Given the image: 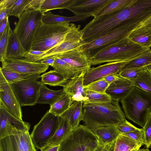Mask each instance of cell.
<instances>
[{
	"mask_svg": "<svg viewBox=\"0 0 151 151\" xmlns=\"http://www.w3.org/2000/svg\"><path fill=\"white\" fill-rule=\"evenodd\" d=\"M84 125L93 130L100 127L116 126L126 119L119 101L112 100L103 103H83Z\"/></svg>",
	"mask_w": 151,
	"mask_h": 151,
	"instance_id": "6da1fadb",
	"label": "cell"
},
{
	"mask_svg": "<svg viewBox=\"0 0 151 151\" xmlns=\"http://www.w3.org/2000/svg\"><path fill=\"white\" fill-rule=\"evenodd\" d=\"M148 49L127 37L87 55L91 66L106 62L129 61L139 57Z\"/></svg>",
	"mask_w": 151,
	"mask_h": 151,
	"instance_id": "7a4b0ae2",
	"label": "cell"
},
{
	"mask_svg": "<svg viewBox=\"0 0 151 151\" xmlns=\"http://www.w3.org/2000/svg\"><path fill=\"white\" fill-rule=\"evenodd\" d=\"M120 101L126 118L143 128L151 112V93L134 86Z\"/></svg>",
	"mask_w": 151,
	"mask_h": 151,
	"instance_id": "3957f363",
	"label": "cell"
},
{
	"mask_svg": "<svg viewBox=\"0 0 151 151\" xmlns=\"http://www.w3.org/2000/svg\"><path fill=\"white\" fill-rule=\"evenodd\" d=\"M70 26V22H42L34 34L31 50L45 52L60 43Z\"/></svg>",
	"mask_w": 151,
	"mask_h": 151,
	"instance_id": "277c9868",
	"label": "cell"
},
{
	"mask_svg": "<svg viewBox=\"0 0 151 151\" xmlns=\"http://www.w3.org/2000/svg\"><path fill=\"white\" fill-rule=\"evenodd\" d=\"M99 145L98 138L92 131L79 125L62 141L58 151H94Z\"/></svg>",
	"mask_w": 151,
	"mask_h": 151,
	"instance_id": "5b68a950",
	"label": "cell"
},
{
	"mask_svg": "<svg viewBox=\"0 0 151 151\" xmlns=\"http://www.w3.org/2000/svg\"><path fill=\"white\" fill-rule=\"evenodd\" d=\"M43 14L40 11L27 10L22 14L18 21L14 23L15 27L13 31L27 51L31 50L35 33L42 22Z\"/></svg>",
	"mask_w": 151,
	"mask_h": 151,
	"instance_id": "8992f818",
	"label": "cell"
},
{
	"mask_svg": "<svg viewBox=\"0 0 151 151\" xmlns=\"http://www.w3.org/2000/svg\"><path fill=\"white\" fill-rule=\"evenodd\" d=\"M145 20L140 19L125 22L104 36L83 45L82 49L86 54H88L127 37L133 30L140 26Z\"/></svg>",
	"mask_w": 151,
	"mask_h": 151,
	"instance_id": "52a82bcc",
	"label": "cell"
},
{
	"mask_svg": "<svg viewBox=\"0 0 151 151\" xmlns=\"http://www.w3.org/2000/svg\"><path fill=\"white\" fill-rule=\"evenodd\" d=\"M60 120L59 116L52 114L48 110L34 126L30 135L36 148L41 150L48 145L58 128Z\"/></svg>",
	"mask_w": 151,
	"mask_h": 151,
	"instance_id": "ba28073f",
	"label": "cell"
},
{
	"mask_svg": "<svg viewBox=\"0 0 151 151\" xmlns=\"http://www.w3.org/2000/svg\"><path fill=\"white\" fill-rule=\"evenodd\" d=\"M37 77L28 78L10 84L16 97L21 106L36 104L42 84Z\"/></svg>",
	"mask_w": 151,
	"mask_h": 151,
	"instance_id": "9c48e42d",
	"label": "cell"
},
{
	"mask_svg": "<svg viewBox=\"0 0 151 151\" xmlns=\"http://www.w3.org/2000/svg\"><path fill=\"white\" fill-rule=\"evenodd\" d=\"M86 44L82 38L81 25L70 23L69 30L64 40L59 45L44 52L35 62H39L45 59L54 58L60 53L81 47Z\"/></svg>",
	"mask_w": 151,
	"mask_h": 151,
	"instance_id": "30bf717a",
	"label": "cell"
},
{
	"mask_svg": "<svg viewBox=\"0 0 151 151\" xmlns=\"http://www.w3.org/2000/svg\"><path fill=\"white\" fill-rule=\"evenodd\" d=\"M1 61L2 68L25 74L40 75L45 72L49 67L40 62H32L23 58H5Z\"/></svg>",
	"mask_w": 151,
	"mask_h": 151,
	"instance_id": "8fae6325",
	"label": "cell"
},
{
	"mask_svg": "<svg viewBox=\"0 0 151 151\" xmlns=\"http://www.w3.org/2000/svg\"><path fill=\"white\" fill-rule=\"evenodd\" d=\"M30 125L11 114L0 100V139L13 135L17 129L20 131L29 130Z\"/></svg>",
	"mask_w": 151,
	"mask_h": 151,
	"instance_id": "7c38bea8",
	"label": "cell"
},
{
	"mask_svg": "<svg viewBox=\"0 0 151 151\" xmlns=\"http://www.w3.org/2000/svg\"><path fill=\"white\" fill-rule=\"evenodd\" d=\"M0 100L12 115L23 121L21 106L11 86L0 71Z\"/></svg>",
	"mask_w": 151,
	"mask_h": 151,
	"instance_id": "4fadbf2b",
	"label": "cell"
},
{
	"mask_svg": "<svg viewBox=\"0 0 151 151\" xmlns=\"http://www.w3.org/2000/svg\"><path fill=\"white\" fill-rule=\"evenodd\" d=\"M127 62H109L96 67H91L84 73L83 86L109 75L117 74Z\"/></svg>",
	"mask_w": 151,
	"mask_h": 151,
	"instance_id": "5bb4252c",
	"label": "cell"
},
{
	"mask_svg": "<svg viewBox=\"0 0 151 151\" xmlns=\"http://www.w3.org/2000/svg\"><path fill=\"white\" fill-rule=\"evenodd\" d=\"M110 0H73L68 9L75 15H93Z\"/></svg>",
	"mask_w": 151,
	"mask_h": 151,
	"instance_id": "9a60e30c",
	"label": "cell"
},
{
	"mask_svg": "<svg viewBox=\"0 0 151 151\" xmlns=\"http://www.w3.org/2000/svg\"><path fill=\"white\" fill-rule=\"evenodd\" d=\"M82 47L63 52L55 57L62 59L81 72H86L91 66Z\"/></svg>",
	"mask_w": 151,
	"mask_h": 151,
	"instance_id": "2e32d148",
	"label": "cell"
},
{
	"mask_svg": "<svg viewBox=\"0 0 151 151\" xmlns=\"http://www.w3.org/2000/svg\"><path fill=\"white\" fill-rule=\"evenodd\" d=\"M83 71L68 80L63 87L65 93L70 96L73 102L75 101L83 102L87 100L83 88Z\"/></svg>",
	"mask_w": 151,
	"mask_h": 151,
	"instance_id": "e0dca14e",
	"label": "cell"
},
{
	"mask_svg": "<svg viewBox=\"0 0 151 151\" xmlns=\"http://www.w3.org/2000/svg\"><path fill=\"white\" fill-rule=\"evenodd\" d=\"M134 86L132 80L120 77L109 84L105 93L112 100L119 101L128 94Z\"/></svg>",
	"mask_w": 151,
	"mask_h": 151,
	"instance_id": "ac0fdd59",
	"label": "cell"
},
{
	"mask_svg": "<svg viewBox=\"0 0 151 151\" xmlns=\"http://www.w3.org/2000/svg\"><path fill=\"white\" fill-rule=\"evenodd\" d=\"M83 104L82 101H74L67 110L59 116L68 119L71 130L78 127L83 120Z\"/></svg>",
	"mask_w": 151,
	"mask_h": 151,
	"instance_id": "d6986e66",
	"label": "cell"
},
{
	"mask_svg": "<svg viewBox=\"0 0 151 151\" xmlns=\"http://www.w3.org/2000/svg\"><path fill=\"white\" fill-rule=\"evenodd\" d=\"M128 38L136 44L150 49L151 46V28L140 26L133 30Z\"/></svg>",
	"mask_w": 151,
	"mask_h": 151,
	"instance_id": "ffe728a7",
	"label": "cell"
},
{
	"mask_svg": "<svg viewBox=\"0 0 151 151\" xmlns=\"http://www.w3.org/2000/svg\"><path fill=\"white\" fill-rule=\"evenodd\" d=\"M97 137L99 145H104L116 141L120 134L116 126H104L92 130Z\"/></svg>",
	"mask_w": 151,
	"mask_h": 151,
	"instance_id": "44dd1931",
	"label": "cell"
},
{
	"mask_svg": "<svg viewBox=\"0 0 151 151\" xmlns=\"http://www.w3.org/2000/svg\"><path fill=\"white\" fill-rule=\"evenodd\" d=\"M135 0H110L94 14L92 17L97 18L114 14L127 7Z\"/></svg>",
	"mask_w": 151,
	"mask_h": 151,
	"instance_id": "7402d4cb",
	"label": "cell"
},
{
	"mask_svg": "<svg viewBox=\"0 0 151 151\" xmlns=\"http://www.w3.org/2000/svg\"><path fill=\"white\" fill-rule=\"evenodd\" d=\"M27 52L16 34L13 31L7 48L5 58H24Z\"/></svg>",
	"mask_w": 151,
	"mask_h": 151,
	"instance_id": "603a6c76",
	"label": "cell"
},
{
	"mask_svg": "<svg viewBox=\"0 0 151 151\" xmlns=\"http://www.w3.org/2000/svg\"><path fill=\"white\" fill-rule=\"evenodd\" d=\"M65 93L63 88L53 90L48 88L46 85L42 84L36 103L48 104L51 106Z\"/></svg>",
	"mask_w": 151,
	"mask_h": 151,
	"instance_id": "cb8c5ba5",
	"label": "cell"
},
{
	"mask_svg": "<svg viewBox=\"0 0 151 151\" xmlns=\"http://www.w3.org/2000/svg\"><path fill=\"white\" fill-rule=\"evenodd\" d=\"M60 120L58 128L49 142L48 145H59L72 130L68 119L59 116Z\"/></svg>",
	"mask_w": 151,
	"mask_h": 151,
	"instance_id": "d4e9b609",
	"label": "cell"
},
{
	"mask_svg": "<svg viewBox=\"0 0 151 151\" xmlns=\"http://www.w3.org/2000/svg\"><path fill=\"white\" fill-rule=\"evenodd\" d=\"M55 58V61L52 67L55 70L63 75L66 79L69 80L82 72L62 59L57 57Z\"/></svg>",
	"mask_w": 151,
	"mask_h": 151,
	"instance_id": "484cf974",
	"label": "cell"
},
{
	"mask_svg": "<svg viewBox=\"0 0 151 151\" xmlns=\"http://www.w3.org/2000/svg\"><path fill=\"white\" fill-rule=\"evenodd\" d=\"M92 16L89 15L65 17L54 14L49 11L43 14L42 20V22L45 23L70 22L84 20Z\"/></svg>",
	"mask_w": 151,
	"mask_h": 151,
	"instance_id": "4316f807",
	"label": "cell"
},
{
	"mask_svg": "<svg viewBox=\"0 0 151 151\" xmlns=\"http://www.w3.org/2000/svg\"><path fill=\"white\" fill-rule=\"evenodd\" d=\"M40 76L41 81L42 84L51 86H60L63 87L68 80L66 79L61 74L54 70L45 73Z\"/></svg>",
	"mask_w": 151,
	"mask_h": 151,
	"instance_id": "83f0119b",
	"label": "cell"
},
{
	"mask_svg": "<svg viewBox=\"0 0 151 151\" xmlns=\"http://www.w3.org/2000/svg\"><path fill=\"white\" fill-rule=\"evenodd\" d=\"M142 145L139 142L120 134L116 141L114 151H131L140 148Z\"/></svg>",
	"mask_w": 151,
	"mask_h": 151,
	"instance_id": "f1b7e54d",
	"label": "cell"
},
{
	"mask_svg": "<svg viewBox=\"0 0 151 151\" xmlns=\"http://www.w3.org/2000/svg\"><path fill=\"white\" fill-rule=\"evenodd\" d=\"M16 132L18 151H37L29 130L20 131L17 129Z\"/></svg>",
	"mask_w": 151,
	"mask_h": 151,
	"instance_id": "f546056e",
	"label": "cell"
},
{
	"mask_svg": "<svg viewBox=\"0 0 151 151\" xmlns=\"http://www.w3.org/2000/svg\"><path fill=\"white\" fill-rule=\"evenodd\" d=\"M71 97L66 93L51 106L49 112L59 116L67 110L73 103Z\"/></svg>",
	"mask_w": 151,
	"mask_h": 151,
	"instance_id": "4dcf8cb0",
	"label": "cell"
},
{
	"mask_svg": "<svg viewBox=\"0 0 151 151\" xmlns=\"http://www.w3.org/2000/svg\"><path fill=\"white\" fill-rule=\"evenodd\" d=\"M151 64V50H147L139 57L128 61L121 70L145 67Z\"/></svg>",
	"mask_w": 151,
	"mask_h": 151,
	"instance_id": "1f68e13d",
	"label": "cell"
},
{
	"mask_svg": "<svg viewBox=\"0 0 151 151\" xmlns=\"http://www.w3.org/2000/svg\"><path fill=\"white\" fill-rule=\"evenodd\" d=\"M73 0H44L40 9V11L44 14L51 10L67 9Z\"/></svg>",
	"mask_w": 151,
	"mask_h": 151,
	"instance_id": "d6a6232c",
	"label": "cell"
},
{
	"mask_svg": "<svg viewBox=\"0 0 151 151\" xmlns=\"http://www.w3.org/2000/svg\"><path fill=\"white\" fill-rule=\"evenodd\" d=\"M132 81L134 86L151 93V73L145 68L136 78Z\"/></svg>",
	"mask_w": 151,
	"mask_h": 151,
	"instance_id": "836d02e7",
	"label": "cell"
},
{
	"mask_svg": "<svg viewBox=\"0 0 151 151\" xmlns=\"http://www.w3.org/2000/svg\"><path fill=\"white\" fill-rule=\"evenodd\" d=\"M0 71H1L4 77L9 84L22 80L37 77L40 76V75L38 74H23L8 70L2 67H0Z\"/></svg>",
	"mask_w": 151,
	"mask_h": 151,
	"instance_id": "e575fe53",
	"label": "cell"
},
{
	"mask_svg": "<svg viewBox=\"0 0 151 151\" xmlns=\"http://www.w3.org/2000/svg\"><path fill=\"white\" fill-rule=\"evenodd\" d=\"M84 91L87 100L83 102V103H103L111 102L112 100L106 93H100L84 89Z\"/></svg>",
	"mask_w": 151,
	"mask_h": 151,
	"instance_id": "d590c367",
	"label": "cell"
},
{
	"mask_svg": "<svg viewBox=\"0 0 151 151\" xmlns=\"http://www.w3.org/2000/svg\"><path fill=\"white\" fill-rule=\"evenodd\" d=\"M16 131L14 135L0 139V151H18Z\"/></svg>",
	"mask_w": 151,
	"mask_h": 151,
	"instance_id": "8d00e7d4",
	"label": "cell"
},
{
	"mask_svg": "<svg viewBox=\"0 0 151 151\" xmlns=\"http://www.w3.org/2000/svg\"><path fill=\"white\" fill-rule=\"evenodd\" d=\"M12 31L9 21L2 35L0 36V61L4 59L6 56V50Z\"/></svg>",
	"mask_w": 151,
	"mask_h": 151,
	"instance_id": "74e56055",
	"label": "cell"
},
{
	"mask_svg": "<svg viewBox=\"0 0 151 151\" xmlns=\"http://www.w3.org/2000/svg\"><path fill=\"white\" fill-rule=\"evenodd\" d=\"M109 84L104 78L95 81L89 84L83 86L84 89L94 92L105 93Z\"/></svg>",
	"mask_w": 151,
	"mask_h": 151,
	"instance_id": "f35d334b",
	"label": "cell"
},
{
	"mask_svg": "<svg viewBox=\"0 0 151 151\" xmlns=\"http://www.w3.org/2000/svg\"><path fill=\"white\" fill-rule=\"evenodd\" d=\"M31 0H16L10 11L9 16H13L19 18L25 11L26 7Z\"/></svg>",
	"mask_w": 151,
	"mask_h": 151,
	"instance_id": "ab89813d",
	"label": "cell"
},
{
	"mask_svg": "<svg viewBox=\"0 0 151 151\" xmlns=\"http://www.w3.org/2000/svg\"><path fill=\"white\" fill-rule=\"evenodd\" d=\"M144 69L145 67H143L121 70L117 74L122 78L132 80L136 78Z\"/></svg>",
	"mask_w": 151,
	"mask_h": 151,
	"instance_id": "60d3db41",
	"label": "cell"
},
{
	"mask_svg": "<svg viewBox=\"0 0 151 151\" xmlns=\"http://www.w3.org/2000/svg\"><path fill=\"white\" fill-rule=\"evenodd\" d=\"M142 129L144 132V145L148 148L151 145V112Z\"/></svg>",
	"mask_w": 151,
	"mask_h": 151,
	"instance_id": "b9f144b4",
	"label": "cell"
},
{
	"mask_svg": "<svg viewBox=\"0 0 151 151\" xmlns=\"http://www.w3.org/2000/svg\"><path fill=\"white\" fill-rule=\"evenodd\" d=\"M116 127L120 134L133 132L138 129L126 119L124 122L118 125Z\"/></svg>",
	"mask_w": 151,
	"mask_h": 151,
	"instance_id": "7bdbcfd3",
	"label": "cell"
},
{
	"mask_svg": "<svg viewBox=\"0 0 151 151\" xmlns=\"http://www.w3.org/2000/svg\"><path fill=\"white\" fill-rule=\"evenodd\" d=\"M126 136L144 145V132L142 128L130 132L121 134Z\"/></svg>",
	"mask_w": 151,
	"mask_h": 151,
	"instance_id": "ee69618b",
	"label": "cell"
},
{
	"mask_svg": "<svg viewBox=\"0 0 151 151\" xmlns=\"http://www.w3.org/2000/svg\"><path fill=\"white\" fill-rule=\"evenodd\" d=\"M44 52L31 50L27 52L23 58L35 62V60Z\"/></svg>",
	"mask_w": 151,
	"mask_h": 151,
	"instance_id": "f6af8a7d",
	"label": "cell"
},
{
	"mask_svg": "<svg viewBox=\"0 0 151 151\" xmlns=\"http://www.w3.org/2000/svg\"><path fill=\"white\" fill-rule=\"evenodd\" d=\"M44 0H31L25 7L27 10H33L40 11V9Z\"/></svg>",
	"mask_w": 151,
	"mask_h": 151,
	"instance_id": "bcb514c9",
	"label": "cell"
},
{
	"mask_svg": "<svg viewBox=\"0 0 151 151\" xmlns=\"http://www.w3.org/2000/svg\"><path fill=\"white\" fill-rule=\"evenodd\" d=\"M116 141L105 145H99L94 151H114Z\"/></svg>",
	"mask_w": 151,
	"mask_h": 151,
	"instance_id": "7dc6e473",
	"label": "cell"
},
{
	"mask_svg": "<svg viewBox=\"0 0 151 151\" xmlns=\"http://www.w3.org/2000/svg\"><path fill=\"white\" fill-rule=\"evenodd\" d=\"M16 0H1L0 1V8L5 9L9 12L12 8Z\"/></svg>",
	"mask_w": 151,
	"mask_h": 151,
	"instance_id": "c3c4849f",
	"label": "cell"
},
{
	"mask_svg": "<svg viewBox=\"0 0 151 151\" xmlns=\"http://www.w3.org/2000/svg\"><path fill=\"white\" fill-rule=\"evenodd\" d=\"M120 77L118 74H113L109 75L103 78L109 84L119 79Z\"/></svg>",
	"mask_w": 151,
	"mask_h": 151,
	"instance_id": "681fc988",
	"label": "cell"
},
{
	"mask_svg": "<svg viewBox=\"0 0 151 151\" xmlns=\"http://www.w3.org/2000/svg\"><path fill=\"white\" fill-rule=\"evenodd\" d=\"M9 21V16H7L5 19L0 22V36L2 34Z\"/></svg>",
	"mask_w": 151,
	"mask_h": 151,
	"instance_id": "f907efd6",
	"label": "cell"
},
{
	"mask_svg": "<svg viewBox=\"0 0 151 151\" xmlns=\"http://www.w3.org/2000/svg\"><path fill=\"white\" fill-rule=\"evenodd\" d=\"M59 145H48L44 147L40 150L41 151H58Z\"/></svg>",
	"mask_w": 151,
	"mask_h": 151,
	"instance_id": "816d5d0a",
	"label": "cell"
},
{
	"mask_svg": "<svg viewBox=\"0 0 151 151\" xmlns=\"http://www.w3.org/2000/svg\"><path fill=\"white\" fill-rule=\"evenodd\" d=\"M55 59V58H46L42 60L40 62L47 66L52 67L54 63Z\"/></svg>",
	"mask_w": 151,
	"mask_h": 151,
	"instance_id": "f5cc1de1",
	"label": "cell"
},
{
	"mask_svg": "<svg viewBox=\"0 0 151 151\" xmlns=\"http://www.w3.org/2000/svg\"><path fill=\"white\" fill-rule=\"evenodd\" d=\"M9 16V12L6 10L0 8V22L5 19Z\"/></svg>",
	"mask_w": 151,
	"mask_h": 151,
	"instance_id": "db71d44e",
	"label": "cell"
},
{
	"mask_svg": "<svg viewBox=\"0 0 151 151\" xmlns=\"http://www.w3.org/2000/svg\"><path fill=\"white\" fill-rule=\"evenodd\" d=\"M140 26L151 28V15L141 24Z\"/></svg>",
	"mask_w": 151,
	"mask_h": 151,
	"instance_id": "11a10c76",
	"label": "cell"
},
{
	"mask_svg": "<svg viewBox=\"0 0 151 151\" xmlns=\"http://www.w3.org/2000/svg\"><path fill=\"white\" fill-rule=\"evenodd\" d=\"M145 68L151 73V64L145 67Z\"/></svg>",
	"mask_w": 151,
	"mask_h": 151,
	"instance_id": "9f6ffc18",
	"label": "cell"
},
{
	"mask_svg": "<svg viewBox=\"0 0 151 151\" xmlns=\"http://www.w3.org/2000/svg\"><path fill=\"white\" fill-rule=\"evenodd\" d=\"M138 151H150L147 148L146 149H140V148L139 149Z\"/></svg>",
	"mask_w": 151,
	"mask_h": 151,
	"instance_id": "6f0895ef",
	"label": "cell"
},
{
	"mask_svg": "<svg viewBox=\"0 0 151 151\" xmlns=\"http://www.w3.org/2000/svg\"><path fill=\"white\" fill-rule=\"evenodd\" d=\"M140 148H136V149H135L131 151H138V150H139V149Z\"/></svg>",
	"mask_w": 151,
	"mask_h": 151,
	"instance_id": "680465c9",
	"label": "cell"
}]
</instances>
